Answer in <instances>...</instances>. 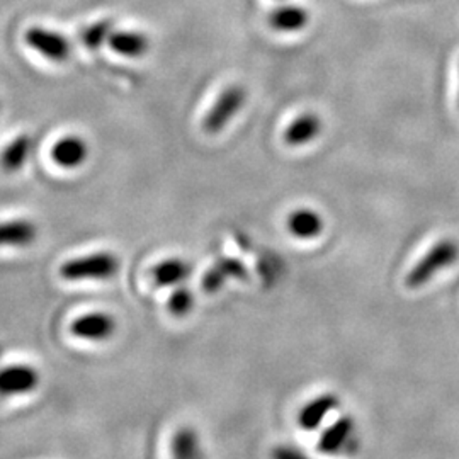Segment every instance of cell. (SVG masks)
<instances>
[{
	"mask_svg": "<svg viewBox=\"0 0 459 459\" xmlns=\"http://www.w3.org/2000/svg\"><path fill=\"white\" fill-rule=\"evenodd\" d=\"M119 271V259L111 252H94L68 259L60 267V276L64 281H106L113 278Z\"/></svg>",
	"mask_w": 459,
	"mask_h": 459,
	"instance_id": "obj_1",
	"label": "cell"
},
{
	"mask_svg": "<svg viewBox=\"0 0 459 459\" xmlns=\"http://www.w3.org/2000/svg\"><path fill=\"white\" fill-rule=\"evenodd\" d=\"M458 259V242L451 240V238L441 240V242H437L436 246L432 247L419 263L413 265V269L407 274L405 284L411 290H419V288L426 286L427 282L434 278L437 273L447 269Z\"/></svg>",
	"mask_w": 459,
	"mask_h": 459,
	"instance_id": "obj_2",
	"label": "cell"
},
{
	"mask_svg": "<svg viewBox=\"0 0 459 459\" xmlns=\"http://www.w3.org/2000/svg\"><path fill=\"white\" fill-rule=\"evenodd\" d=\"M246 99V91L242 85H230L229 89H225L220 94V98L216 99L213 108L203 119L204 132L212 134L221 132L235 115L244 108Z\"/></svg>",
	"mask_w": 459,
	"mask_h": 459,
	"instance_id": "obj_3",
	"label": "cell"
},
{
	"mask_svg": "<svg viewBox=\"0 0 459 459\" xmlns=\"http://www.w3.org/2000/svg\"><path fill=\"white\" fill-rule=\"evenodd\" d=\"M24 41L30 48L38 51L45 58L56 64H64L70 56L72 48L65 36L56 31H51L41 26H33L24 33Z\"/></svg>",
	"mask_w": 459,
	"mask_h": 459,
	"instance_id": "obj_4",
	"label": "cell"
},
{
	"mask_svg": "<svg viewBox=\"0 0 459 459\" xmlns=\"http://www.w3.org/2000/svg\"><path fill=\"white\" fill-rule=\"evenodd\" d=\"M70 332L74 337L82 341L104 342L115 335L116 320L104 312L85 313L72 322Z\"/></svg>",
	"mask_w": 459,
	"mask_h": 459,
	"instance_id": "obj_5",
	"label": "cell"
},
{
	"mask_svg": "<svg viewBox=\"0 0 459 459\" xmlns=\"http://www.w3.org/2000/svg\"><path fill=\"white\" fill-rule=\"evenodd\" d=\"M39 385V373L33 366L16 364L5 369H0V394L17 396L31 394Z\"/></svg>",
	"mask_w": 459,
	"mask_h": 459,
	"instance_id": "obj_6",
	"label": "cell"
},
{
	"mask_svg": "<svg viewBox=\"0 0 459 459\" xmlns=\"http://www.w3.org/2000/svg\"><path fill=\"white\" fill-rule=\"evenodd\" d=\"M89 159V145L77 134L62 136L51 147V160L64 169H77Z\"/></svg>",
	"mask_w": 459,
	"mask_h": 459,
	"instance_id": "obj_7",
	"label": "cell"
},
{
	"mask_svg": "<svg viewBox=\"0 0 459 459\" xmlns=\"http://www.w3.org/2000/svg\"><path fill=\"white\" fill-rule=\"evenodd\" d=\"M339 403H341V400L337 394H322L301 409L298 415V424L305 430H315L325 420L328 413H332L339 407Z\"/></svg>",
	"mask_w": 459,
	"mask_h": 459,
	"instance_id": "obj_8",
	"label": "cell"
},
{
	"mask_svg": "<svg viewBox=\"0 0 459 459\" xmlns=\"http://www.w3.org/2000/svg\"><path fill=\"white\" fill-rule=\"evenodd\" d=\"M189 274H191L189 264L178 257H170L153 265L152 281L159 288H174V286H181L182 282L189 278Z\"/></svg>",
	"mask_w": 459,
	"mask_h": 459,
	"instance_id": "obj_9",
	"label": "cell"
},
{
	"mask_svg": "<svg viewBox=\"0 0 459 459\" xmlns=\"http://www.w3.org/2000/svg\"><path fill=\"white\" fill-rule=\"evenodd\" d=\"M322 132V119L313 113L296 117L295 121L286 128L284 142L291 147H301L310 143Z\"/></svg>",
	"mask_w": 459,
	"mask_h": 459,
	"instance_id": "obj_10",
	"label": "cell"
},
{
	"mask_svg": "<svg viewBox=\"0 0 459 459\" xmlns=\"http://www.w3.org/2000/svg\"><path fill=\"white\" fill-rule=\"evenodd\" d=\"M38 237V229L30 220H9L0 223V247H28Z\"/></svg>",
	"mask_w": 459,
	"mask_h": 459,
	"instance_id": "obj_11",
	"label": "cell"
},
{
	"mask_svg": "<svg viewBox=\"0 0 459 459\" xmlns=\"http://www.w3.org/2000/svg\"><path fill=\"white\" fill-rule=\"evenodd\" d=\"M354 420L351 417H342L335 424L328 427L327 430L322 434L318 449L325 455H333L344 449L345 446L351 441L352 432H354Z\"/></svg>",
	"mask_w": 459,
	"mask_h": 459,
	"instance_id": "obj_12",
	"label": "cell"
},
{
	"mask_svg": "<svg viewBox=\"0 0 459 459\" xmlns=\"http://www.w3.org/2000/svg\"><path fill=\"white\" fill-rule=\"evenodd\" d=\"M308 11L299 5H282L271 13L269 24L281 33H295L308 24Z\"/></svg>",
	"mask_w": 459,
	"mask_h": 459,
	"instance_id": "obj_13",
	"label": "cell"
},
{
	"mask_svg": "<svg viewBox=\"0 0 459 459\" xmlns=\"http://www.w3.org/2000/svg\"><path fill=\"white\" fill-rule=\"evenodd\" d=\"M113 51L128 56V58H138L147 55L150 49V39L143 33L138 31H115L111 34V39L108 43Z\"/></svg>",
	"mask_w": 459,
	"mask_h": 459,
	"instance_id": "obj_14",
	"label": "cell"
},
{
	"mask_svg": "<svg viewBox=\"0 0 459 459\" xmlns=\"http://www.w3.org/2000/svg\"><path fill=\"white\" fill-rule=\"evenodd\" d=\"M33 142L28 134H21L14 138L0 153V165L5 172H19L30 159Z\"/></svg>",
	"mask_w": 459,
	"mask_h": 459,
	"instance_id": "obj_15",
	"label": "cell"
},
{
	"mask_svg": "<svg viewBox=\"0 0 459 459\" xmlns=\"http://www.w3.org/2000/svg\"><path fill=\"white\" fill-rule=\"evenodd\" d=\"M288 229L298 238L310 240L322 233L324 220L316 212L303 208V210H296L295 213L290 214Z\"/></svg>",
	"mask_w": 459,
	"mask_h": 459,
	"instance_id": "obj_16",
	"label": "cell"
},
{
	"mask_svg": "<svg viewBox=\"0 0 459 459\" xmlns=\"http://www.w3.org/2000/svg\"><path fill=\"white\" fill-rule=\"evenodd\" d=\"M246 276V267L238 261H221L216 264L210 273L204 274L203 279V288L210 293H214L216 290H220V286H223V282L229 278H244Z\"/></svg>",
	"mask_w": 459,
	"mask_h": 459,
	"instance_id": "obj_17",
	"label": "cell"
},
{
	"mask_svg": "<svg viewBox=\"0 0 459 459\" xmlns=\"http://www.w3.org/2000/svg\"><path fill=\"white\" fill-rule=\"evenodd\" d=\"M172 459H203L196 430L181 427L172 439Z\"/></svg>",
	"mask_w": 459,
	"mask_h": 459,
	"instance_id": "obj_18",
	"label": "cell"
},
{
	"mask_svg": "<svg viewBox=\"0 0 459 459\" xmlns=\"http://www.w3.org/2000/svg\"><path fill=\"white\" fill-rule=\"evenodd\" d=\"M113 33H115L113 22H111L109 19H102V21H98V22L91 24L89 28H85L82 31V36H81V39H82V43L87 48L96 51V49L100 48L102 45L109 43L111 34Z\"/></svg>",
	"mask_w": 459,
	"mask_h": 459,
	"instance_id": "obj_19",
	"label": "cell"
},
{
	"mask_svg": "<svg viewBox=\"0 0 459 459\" xmlns=\"http://www.w3.org/2000/svg\"><path fill=\"white\" fill-rule=\"evenodd\" d=\"M195 303H196L195 295L187 288L181 286L169 298L167 308L174 316H184V315H187V313L195 308Z\"/></svg>",
	"mask_w": 459,
	"mask_h": 459,
	"instance_id": "obj_20",
	"label": "cell"
},
{
	"mask_svg": "<svg viewBox=\"0 0 459 459\" xmlns=\"http://www.w3.org/2000/svg\"><path fill=\"white\" fill-rule=\"evenodd\" d=\"M271 459H310L307 455L299 453L295 447H288V446H279L274 447L271 453Z\"/></svg>",
	"mask_w": 459,
	"mask_h": 459,
	"instance_id": "obj_21",
	"label": "cell"
}]
</instances>
